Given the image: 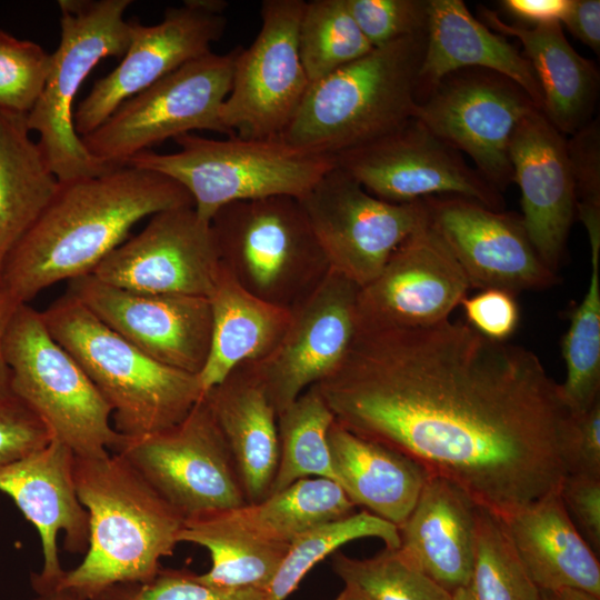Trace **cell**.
<instances>
[{
	"label": "cell",
	"instance_id": "obj_18",
	"mask_svg": "<svg viewBox=\"0 0 600 600\" xmlns=\"http://www.w3.org/2000/svg\"><path fill=\"white\" fill-rule=\"evenodd\" d=\"M220 270L210 222L194 207L158 212L92 271L98 280L131 291L208 297Z\"/></svg>",
	"mask_w": 600,
	"mask_h": 600
},
{
	"label": "cell",
	"instance_id": "obj_15",
	"mask_svg": "<svg viewBox=\"0 0 600 600\" xmlns=\"http://www.w3.org/2000/svg\"><path fill=\"white\" fill-rule=\"evenodd\" d=\"M334 159L368 192L391 203L450 194L504 210L502 194L468 164L462 153L414 118Z\"/></svg>",
	"mask_w": 600,
	"mask_h": 600
},
{
	"label": "cell",
	"instance_id": "obj_4",
	"mask_svg": "<svg viewBox=\"0 0 600 600\" xmlns=\"http://www.w3.org/2000/svg\"><path fill=\"white\" fill-rule=\"evenodd\" d=\"M426 31L373 48L310 84L281 136L336 157L382 138L414 117Z\"/></svg>",
	"mask_w": 600,
	"mask_h": 600
},
{
	"label": "cell",
	"instance_id": "obj_21",
	"mask_svg": "<svg viewBox=\"0 0 600 600\" xmlns=\"http://www.w3.org/2000/svg\"><path fill=\"white\" fill-rule=\"evenodd\" d=\"M469 281L427 222L390 256L381 272L361 287L358 328H417L449 319L467 297Z\"/></svg>",
	"mask_w": 600,
	"mask_h": 600
},
{
	"label": "cell",
	"instance_id": "obj_39",
	"mask_svg": "<svg viewBox=\"0 0 600 600\" xmlns=\"http://www.w3.org/2000/svg\"><path fill=\"white\" fill-rule=\"evenodd\" d=\"M332 569L344 584H352L373 600H452L449 591L408 561L399 549L368 559L334 552Z\"/></svg>",
	"mask_w": 600,
	"mask_h": 600
},
{
	"label": "cell",
	"instance_id": "obj_27",
	"mask_svg": "<svg viewBox=\"0 0 600 600\" xmlns=\"http://www.w3.org/2000/svg\"><path fill=\"white\" fill-rule=\"evenodd\" d=\"M204 398L229 446L247 503L263 500L278 467V414L251 362L234 368Z\"/></svg>",
	"mask_w": 600,
	"mask_h": 600
},
{
	"label": "cell",
	"instance_id": "obj_24",
	"mask_svg": "<svg viewBox=\"0 0 600 600\" xmlns=\"http://www.w3.org/2000/svg\"><path fill=\"white\" fill-rule=\"evenodd\" d=\"M479 506L449 480L429 474L408 519L399 527L401 554L452 593L471 576Z\"/></svg>",
	"mask_w": 600,
	"mask_h": 600
},
{
	"label": "cell",
	"instance_id": "obj_46",
	"mask_svg": "<svg viewBox=\"0 0 600 600\" xmlns=\"http://www.w3.org/2000/svg\"><path fill=\"white\" fill-rule=\"evenodd\" d=\"M462 306L467 323L483 337L506 341L519 323V306L514 294L500 289H484L466 297Z\"/></svg>",
	"mask_w": 600,
	"mask_h": 600
},
{
	"label": "cell",
	"instance_id": "obj_5",
	"mask_svg": "<svg viewBox=\"0 0 600 600\" xmlns=\"http://www.w3.org/2000/svg\"><path fill=\"white\" fill-rule=\"evenodd\" d=\"M112 410L113 428L140 437L181 421L203 397L198 374L164 366L107 327L67 292L41 311Z\"/></svg>",
	"mask_w": 600,
	"mask_h": 600
},
{
	"label": "cell",
	"instance_id": "obj_45",
	"mask_svg": "<svg viewBox=\"0 0 600 600\" xmlns=\"http://www.w3.org/2000/svg\"><path fill=\"white\" fill-rule=\"evenodd\" d=\"M567 474L600 477V401L580 414H570L560 447Z\"/></svg>",
	"mask_w": 600,
	"mask_h": 600
},
{
	"label": "cell",
	"instance_id": "obj_33",
	"mask_svg": "<svg viewBox=\"0 0 600 600\" xmlns=\"http://www.w3.org/2000/svg\"><path fill=\"white\" fill-rule=\"evenodd\" d=\"M354 507L338 482L306 478L257 503H247L222 513L257 539L290 546L303 532L353 513Z\"/></svg>",
	"mask_w": 600,
	"mask_h": 600
},
{
	"label": "cell",
	"instance_id": "obj_41",
	"mask_svg": "<svg viewBox=\"0 0 600 600\" xmlns=\"http://www.w3.org/2000/svg\"><path fill=\"white\" fill-rule=\"evenodd\" d=\"M576 216L584 226L589 243L600 242V123L593 118L567 139Z\"/></svg>",
	"mask_w": 600,
	"mask_h": 600
},
{
	"label": "cell",
	"instance_id": "obj_6",
	"mask_svg": "<svg viewBox=\"0 0 600 600\" xmlns=\"http://www.w3.org/2000/svg\"><path fill=\"white\" fill-rule=\"evenodd\" d=\"M171 153L142 151L124 164L151 170L181 184L194 210L210 222L223 206L287 196L301 199L336 166L332 156L288 143L282 138H204L194 133L173 139Z\"/></svg>",
	"mask_w": 600,
	"mask_h": 600
},
{
	"label": "cell",
	"instance_id": "obj_44",
	"mask_svg": "<svg viewBox=\"0 0 600 600\" xmlns=\"http://www.w3.org/2000/svg\"><path fill=\"white\" fill-rule=\"evenodd\" d=\"M52 436L43 421L19 398L0 402V466L47 446Z\"/></svg>",
	"mask_w": 600,
	"mask_h": 600
},
{
	"label": "cell",
	"instance_id": "obj_49",
	"mask_svg": "<svg viewBox=\"0 0 600 600\" xmlns=\"http://www.w3.org/2000/svg\"><path fill=\"white\" fill-rule=\"evenodd\" d=\"M562 24L582 43L599 54L600 1L572 0Z\"/></svg>",
	"mask_w": 600,
	"mask_h": 600
},
{
	"label": "cell",
	"instance_id": "obj_22",
	"mask_svg": "<svg viewBox=\"0 0 600 600\" xmlns=\"http://www.w3.org/2000/svg\"><path fill=\"white\" fill-rule=\"evenodd\" d=\"M73 464L72 450L52 439L43 448L0 466V491L14 501L40 537L43 566L31 576L37 594L56 589L64 574L57 546L60 532L67 551L84 553L88 548L89 517L77 496Z\"/></svg>",
	"mask_w": 600,
	"mask_h": 600
},
{
	"label": "cell",
	"instance_id": "obj_54",
	"mask_svg": "<svg viewBox=\"0 0 600 600\" xmlns=\"http://www.w3.org/2000/svg\"><path fill=\"white\" fill-rule=\"evenodd\" d=\"M540 600H557L552 592L541 591Z\"/></svg>",
	"mask_w": 600,
	"mask_h": 600
},
{
	"label": "cell",
	"instance_id": "obj_34",
	"mask_svg": "<svg viewBox=\"0 0 600 600\" xmlns=\"http://www.w3.org/2000/svg\"><path fill=\"white\" fill-rule=\"evenodd\" d=\"M333 421L331 410L314 387L278 414L279 460L269 494L306 478L337 482L328 443Z\"/></svg>",
	"mask_w": 600,
	"mask_h": 600
},
{
	"label": "cell",
	"instance_id": "obj_1",
	"mask_svg": "<svg viewBox=\"0 0 600 600\" xmlns=\"http://www.w3.org/2000/svg\"><path fill=\"white\" fill-rule=\"evenodd\" d=\"M334 420L444 478L504 520L556 491L570 418L560 384L530 350L467 322L358 328L313 386Z\"/></svg>",
	"mask_w": 600,
	"mask_h": 600
},
{
	"label": "cell",
	"instance_id": "obj_30",
	"mask_svg": "<svg viewBox=\"0 0 600 600\" xmlns=\"http://www.w3.org/2000/svg\"><path fill=\"white\" fill-rule=\"evenodd\" d=\"M207 298L212 329L209 354L198 374L203 392L238 366L267 358L280 343L291 320L290 309L250 293L221 263Z\"/></svg>",
	"mask_w": 600,
	"mask_h": 600
},
{
	"label": "cell",
	"instance_id": "obj_26",
	"mask_svg": "<svg viewBox=\"0 0 600 600\" xmlns=\"http://www.w3.org/2000/svg\"><path fill=\"white\" fill-rule=\"evenodd\" d=\"M502 521L524 569L541 591L578 588L600 596L598 554L568 514L559 489Z\"/></svg>",
	"mask_w": 600,
	"mask_h": 600
},
{
	"label": "cell",
	"instance_id": "obj_52",
	"mask_svg": "<svg viewBox=\"0 0 600 600\" xmlns=\"http://www.w3.org/2000/svg\"><path fill=\"white\" fill-rule=\"evenodd\" d=\"M34 600H82L77 594L63 590V589H52L42 593H38Z\"/></svg>",
	"mask_w": 600,
	"mask_h": 600
},
{
	"label": "cell",
	"instance_id": "obj_10",
	"mask_svg": "<svg viewBox=\"0 0 600 600\" xmlns=\"http://www.w3.org/2000/svg\"><path fill=\"white\" fill-rule=\"evenodd\" d=\"M241 47L209 52L122 102L98 128L80 137L88 152L114 167L167 139L194 130L227 134L219 113Z\"/></svg>",
	"mask_w": 600,
	"mask_h": 600
},
{
	"label": "cell",
	"instance_id": "obj_23",
	"mask_svg": "<svg viewBox=\"0 0 600 600\" xmlns=\"http://www.w3.org/2000/svg\"><path fill=\"white\" fill-rule=\"evenodd\" d=\"M522 223L544 264L557 273L576 217L567 138L539 109L526 116L509 143Z\"/></svg>",
	"mask_w": 600,
	"mask_h": 600
},
{
	"label": "cell",
	"instance_id": "obj_35",
	"mask_svg": "<svg viewBox=\"0 0 600 600\" xmlns=\"http://www.w3.org/2000/svg\"><path fill=\"white\" fill-rule=\"evenodd\" d=\"M590 261L587 291L571 313L561 347L566 379L560 389L571 414L600 401V244L590 246Z\"/></svg>",
	"mask_w": 600,
	"mask_h": 600
},
{
	"label": "cell",
	"instance_id": "obj_12",
	"mask_svg": "<svg viewBox=\"0 0 600 600\" xmlns=\"http://www.w3.org/2000/svg\"><path fill=\"white\" fill-rule=\"evenodd\" d=\"M306 1L266 0L261 28L234 62L230 92L219 119L228 137L281 138L297 114L310 81L298 49Z\"/></svg>",
	"mask_w": 600,
	"mask_h": 600
},
{
	"label": "cell",
	"instance_id": "obj_28",
	"mask_svg": "<svg viewBox=\"0 0 600 600\" xmlns=\"http://www.w3.org/2000/svg\"><path fill=\"white\" fill-rule=\"evenodd\" d=\"M479 12L489 29L521 43L541 90V111L558 131L571 136L593 119L599 70L569 43L561 23L523 27L484 7Z\"/></svg>",
	"mask_w": 600,
	"mask_h": 600
},
{
	"label": "cell",
	"instance_id": "obj_19",
	"mask_svg": "<svg viewBox=\"0 0 600 600\" xmlns=\"http://www.w3.org/2000/svg\"><path fill=\"white\" fill-rule=\"evenodd\" d=\"M67 292L156 361L192 374L203 369L212 329L207 297L136 292L92 274L69 281Z\"/></svg>",
	"mask_w": 600,
	"mask_h": 600
},
{
	"label": "cell",
	"instance_id": "obj_42",
	"mask_svg": "<svg viewBox=\"0 0 600 600\" xmlns=\"http://www.w3.org/2000/svg\"><path fill=\"white\" fill-rule=\"evenodd\" d=\"M372 48L424 32L429 0H346Z\"/></svg>",
	"mask_w": 600,
	"mask_h": 600
},
{
	"label": "cell",
	"instance_id": "obj_48",
	"mask_svg": "<svg viewBox=\"0 0 600 600\" xmlns=\"http://www.w3.org/2000/svg\"><path fill=\"white\" fill-rule=\"evenodd\" d=\"M572 0H502L500 7L513 18L537 26L561 23Z\"/></svg>",
	"mask_w": 600,
	"mask_h": 600
},
{
	"label": "cell",
	"instance_id": "obj_9",
	"mask_svg": "<svg viewBox=\"0 0 600 600\" xmlns=\"http://www.w3.org/2000/svg\"><path fill=\"white\" fill-rule=\"evenodd\" d=\"M11 393L74 456L100 457L122 441L112 410L78 361L51 336L41 311L13 310L3 338Z\"/></svg>",
	"mask_w": 600,
	"mask_h": 600
},
{
	"label": "cell",
	"instance_id": "obj_2",
	"mask_svg": "<svg viewBox=\"0 0 600 600\" xmlns=\"http://www.w3.org/2000/svg\"><path fill=\"white\" fill-rule=\"evenodd\" d=\"M194 207L189 192L161 173L128 164L58 181L51 200L9 256L1 290L29 303L46 288L89 276L144 218Z\"/></svg>",
	"mask_w": 600,
	"mask_h": 600
},
{
	"label": "cell",
	"instance_id": "obj_32",
	"mask_svg": "<svg viewBox=\"0 0 600 600\" xmlns=\"http://www.w3.org/2000/svg\"><path fill=\"white\" fill-rule=\"evenodd\" d=\"M178 541L204 548L210 569L197 578L224 590L267 593L289 546L257 539L231 523L222 512L186 519Z\"/></svg>",
	"mask_w": 600,
	"mask_h": 600
},
{
	"label": "cell",
	"instance_id": "obj_17",
	"mask_svg": "<svg viewBox=\"0 0 600 600\" xmlns=\"http://www.w3.org/2000/svg\"><path fill=\"white\" fill-rule=\"evenodd\" d=\"M422 200L430 227L461 267L470 288L516 294L559 281L539 257L518 213L460 196Z\"/></svg>",
	"mask_w": 600,
	"mask_h": 600
},
{
	"label": "cell",
	"instance_id": "obj_38",
	"mask_svg": "<svg viewBox=\"0 0 600 600\" xmlns=\"http://www.w3.org/2000/svg\"><path fill=\"white\" fill-rule=\"evenodd\" d=\"M298 49L310 83L356 61L373 48L351 16L346 0L306 1Z\"/></svg>",
	"mask_w": 600,
	"mask_h": 600
},
{
	"label": "cell",
	"instance_id": "obj_25",
	"mask_svg": "<svg viewBox=\"0 0 600 600\" xmlns=\"http://www.w3.org/2000/svg\"><path fill=\"white\" fill-rule=\"evenodd\" d=\"M469 68L486 69L509 78L541 110V90L522 52L473 17L462 0H429L418 102L446 76Z\"/></svg>",
	"mask_w": 600,
	"mask_h": 600
},
{
	"label": "cell",
	"instance_id": "obj_53",
	"mask_svg": "<svg viewBox=\"0 0 600 600\" xmlns=\"http://www.w3.org/2000/svg\"><path fill=\"white\" fill-rule=\"evenodd\" d=\"M334 600H373L364 591L352 584H344V588Z\"/></svg>",
	"mask_w": 600,
	"mask_h": 600
},
{
	"label": "cell",
	"instance_id": "obj_16",
	"mask_svg": "<svg viewBox=\"0 0 600 600\" xmlns=\"http://www.w3.org/2000/svg\"><path fill=\"white\" fill-rule=\"evenodd\" d=\"M222 0H186L168 8L163 19L144 26L130 20L131 37L121 62L98 79L73 111L79 137L98 128L126 100L183 64L209 52L227 24Z\"/></svg>",
	"mask_w": 600,
	"mask_h": 600
},
{
	"label": "cell",
	"instance_id": "obj_8",
	"mask_svg": "<svg viewBox=\"0 0 600 600\" xmlns=\"http://www.w3.org/2000/svg\"><path fill=\"white\" fill-rule=\"evenodd\" d=\"M130 0H60L61 36L50 54L43 90L27 114L30 132L58 181L104 173L117 167L92 157L73 126L76 96L97 63L123 57L131 37L124 12Z\"/></svg>",
	"mask_w": 600,
	"mask_h": 600
},
{
	"label": "cell",
	"instance_id": "obj_51",
	"mask_svg": "<svg viewBox=\"0 0 600 600\" xmlns=\"http://www.w3.org/2000/svg\"><path fill=\"white\" fill-rule=\"evenodd\" d=\"M552 593L557 600H600V596L578 588H563Z\"/></svg>",
	"mask_w": 600,
	"mask_h": 600
},
{
	"label": "cell",
	"instance_id": "obj_31",
	"mask_svg": "<svg viewBox=\"0 0 600 600\" xmlns=\"http://www.w3.org/2000/svg\"><path fill=\"white\" fill-rule=\"evenodd\" d=\"M57 187L58 179L30 137L27 114L0 109V274Z\"/></svg>",
	"mask_w": 600,
	"mask_h": 600
},
{
	"label": "cell",
	"instance_id": "obj_40",
	"mask_svg": "<svg viewBox=\"0 0 600 600\" xmlns=\"http://www.w3.org/2000/svg\"><path fill=\"white\" fill-rule=\"evenodd\" d=\"M50 54L30 40L0 29V109L28 114L49 72Z\"/></svg>",
	"mask_w": 600,
	"mask_h": 600
},
{
	"label": "cell",
	"instance_id": "obj_13",
	"mask_svg": "<svg viewBox=\"0 0 600 600\" xmlns=\"http://www.w3.org/2000/svg\"><path fill=\"white\" fill-rule=\"evenodd\" d=\"M331 271L360 288L427 220L423 200L391 203L337 164L299 199Z\"/></svg>",
	"mask_w": 600,
	"mask_h": 600
},
{
	"label": "cell",
	"instance_id": "obj_14",
	"mask_svg": "<svg viewBox=\"0 0 600 600\" xmlns=\"http://www.w3.org/2000/svg\"><path fill=\"white\" fill-rule=\"evenodd\" d=\"M537 109L529 94L509 78L469 68L440 80L418 102L413 118L470 157L480 176L502 193L513 182L511 134Z\"/></svg>",
	"mask_w": 600,
	"mask_h": 600
},
{
	"label": "cell",
	"instance_id": "obj_37",
	"mask_svg": "<svg viewBox=\"0 0 600 600\" xmlns=\"http://www.w3.org/2000/svg\"><path fill=\"white\" fill-rule=\"evenodd\" d=\"M369 537L381 539L389 549L400 547L398 527L367 510L303 532L290 543L266 593V600H286L317 563L334 553L341 546Z\"/></svg>",
	"mask_w": 600,
	"mask_h": 600
},
{
	"label": "cell",
	"instance_id": "obj_3",
	"mask_svg": "<svg viewBox=\"0 0 600 600\" xmlns=\"http://www.w3.org/2000/svg\"><path fill=\"white\" fill-rule=\"evenodd\" d=\"M73 479L89 517V542L57 588L98 600L116 586L153 580L179 543L184 518L118 453L74 456Z\"/></svg>",
	"mask_w": 600,
	"mask_h": 600
},
{
	"label": "cell",
	"instance_id": "obj_36",
	"mask_svg": "<svg viewBox=\"0 0 600 600\" xmlns=\"http://www.w3.org/2000/svg\"><path fill=\"white\" fill-rule=\"evenodd\" d=\"M452 600H540L541 590L524 569L498 516L479 507L473 569Z\"/></svg>",
	"mask_w": 600,
	"mask_h": 600
},
{
	"label": "cell",
	"instance_id": "obj_47",
	"mask_svg": "<svg viewBox=\"0 0 600 600\" xmlns=\"http://www.w3.org/2000/svg\"><path fill=\"white\" fill-rule=\"evenodd\" d=\"M559 494L579 532L599 556L600 477L566 474Z\"/></svg>",
	"mask_w": 600,
	"mask_h": 600
},
{
	"label": "cell",
	"instance_id": "obj_11",
	"mask_svg": "<svg viewBox=\"0 0 600 600\" xmlns=\"http://www.w3.org/2000/svg\"><path fill=\"white\" fill-rule=\"evenodd\" d=\"M112 452L184 520L247 504L233 457L204 394L178 423L140 437L123 436Z\"/></svg>",
	"mask_w": 600,
	"mask_h": 600
},
{
	"label": "cell",
	"instance_id": "obj_29",
	"mask_svg": "<svg viewBox=\"0 0 600 600\" xmlns=\"http://www.w3.org/2000/svg\"><path fill=\"white\" fill-rule=\"evenodd\" d=\"M328 443L337 482L354 506L399 527L429 473L409 457L332 422Z\"/></svg>",
	"mask_w": 600,
	"mask_h": 600
},
{
	"label": "cell",
	"instance_id": "obj_20",
	"mask_svg": "<svg viewBox=\"0 0 600 600\" xmlns=\"http://www.w3.org/2000/svg\"><path fill=\"white\" fill-rule=\"evenodd\" d=\"M360 287L329 271L291 310L288 329L264 359L251 362L277 414L329 377L346 357L358 330Z\"/></svg>",
	"mask_w": 600,
	"mask_h": 600
},
{
	"label": "cell",
	"instance_id": "obj_43",
	"mask_svg": "<svg viewBox=\"0 0 600 600\" xmlns=\"http://www.w3.org/2000/svg\"><path fill=\"white\" fill-rule=\"evenodd\" d=\"M98 600H266V592L218 589L188 570L161 569L148 583L117 586Z\"/></svg>",
	"mask_w": 600,
	"mask_h": 600
},
{
	"label": "cell",
	"instance_id": "obj_50",
	"mask_svg": "<svg viewBox=\"0 0 600 600\" xmlns=\"http://www.w3.org/2000/svg\"><path fill=\"white\" fill-rule=\"evenodd\" d=\"M17 306L0 288V402L11 394L10 372L3 356V338Z\"/></svg>",
	"mask_w": 600,
	"mask_h": 600
},
{
	"label": "cell",
	"instance_id": "obj_7",
	"mask_svg": "<svg viewBox=\"0 0 600 600\" xmlns=\"http://www.w3.org/2000/svg\"><path fill=\"white\" fill-rule=\"evenodd\" d=\"M210 227L220 263L250 293L292 309L330 271L299 199L287 196L232 202Z\"/></svg>",
	"mask_w": 600,
	"mask_h": 600
}]
</instances>
